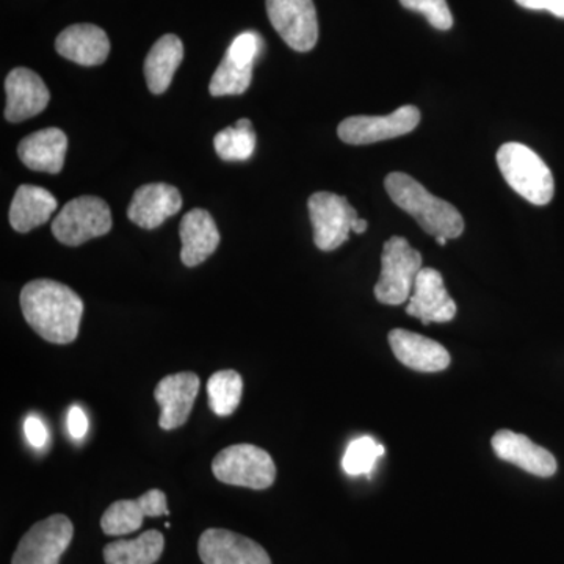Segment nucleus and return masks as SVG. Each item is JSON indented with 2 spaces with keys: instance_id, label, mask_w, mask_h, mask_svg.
Instances as JSON below:
<instances>
[{
  "instance_id": "nucleus-34",
  "label": "nucleus",
  "mask_w": 564,
  "mask_h": 564,
  "mask_svg": "<svg viewBox=\"0 0 564 564\" xmlns=\"http://www.w3.org/2000/svg\"><path fill=\"white\" fill-rule=\"evenodd\" d=\"M434 240H436L437 245H441V247H444V245H447V240L445 237H434Z\"/></svg>"
},
{
  "instance_id": "nucleus-26",
  "label": "nucleus",
  "mask_w": 564,
  "mask_h": 564,
  "mask_svg": "<svg viewBox=\"0 0 564 564\" xmlns=\"http://www.w3.org/2000/svg\"><path fill=\"white\" fill-rule=\"evenodd\" d=\"M256 143L258 139L248 118L237 121L231 128L223 129L214 140L215 151L225 162H247L254 154Z\"/></svg>"
},
{
  "instance_id": "nucleus-6",
  "label": "nucleus",
  "mask_w": 564,
  "mask_h": 564,
  "mask_svg": "<svg viewBox=\"0 0 564 564\" xmlns=\"http://www.w3.org/2000/svg\"><path fill=\"white\" fill-rule=\"evenodd\" d=\"M111 229L110 207L98 196L70 199L52 221V234L66 247H80Z\"/></svg>"
},
{
  "instance_id": "nucleus-33",
  "label": "nucleus",
  "mask_w": 564,
  "mask_h": 564,
  "mask_svg": "<svg viewBox=\"0 0 564 564\" xmlns=\"http://www.w3.org/2000/svg\"><path fill=\"white\" fill-rule=\"evenodd\" d=\"M367 228H369V225H367V221L364 220V218H356L355 221H352L351 231L356 234H364L367 231Z\"/></svg>"
},
{
  "instance_id": "nucleus-29",
  "label": "nucleus",
  "mask_w": 564,
  "mask_h": 564,
  "mask_svg": "<svg viewBox=\"0 0 564 564\" xmlns=\"http://www.w3.org/2000/svg\"><path fill=\"white\" fill-rule=\"evenodd\" d=\"M400 3L406 10L422 13L437 31H451L454 25V17L448 9L447 0H400Z\"/></svg>"
},
{
  "instance_id": "nucleus-18",
  "label": "nucleus",
  "mask_w": 564,
  "mask_h": 564,
  "mask_svg": "<svg viewBox=\"0 0 564 564\" xmlns=\"http://www.w3.org/2000/svg\"><path fill=\"white\" fill-rule=\"evenodd\" d=\"M182 196L174 185L147 184L133 193L128 207L129 220L143 229H155L163 221L176 215L182 209Z\"/></svg>"
},
{
  "instance_id": "nucleus-28",
  "label": "nucleus",
  "mask_w": 564,
  "mask_h": 564,
  "mask_svg": "<svg viewBox=\"0 0 564 564\" xmlns=\"http://www.w3.org/2000/svg\"><path fill=\"white\" fill-rule=\"evenodd\" d=\"M386 454L384 445L378 444L373 437L362 436L348 444L343 459L345 473L351 477L373 473L378 458Z\"/></svg>"
},
{
  "instance_id": "nucleus-4",
  "label": "nucleus",
  "mask_w": 564,
  "mask_h": 564,
  "mask_svg": "<svg viewBox=\"0 0 564 564\" xmlns=\"http://www.w3.org/2000/svg\"><path fill=\"white\" fill-rule=\"evenodd\" d=\"M421 252L403 237L393 236L381 252V274L375 285V296L381 304L399 306L413 295L415 278L423 269Z\"/></svg>"
},
{
  "instance_id": "nucleus-1",
  "label": "nucleus",
  "mask_w": 564,
  "mask_h": 564,
  "mask_svg": "<svg viewBox=\"0 0 564 564\" xmlns=\"http://www.w3.org/2000/svg\"><path fill=\"white\" fill-rule=\"evenodd\" d=\"M20 302L25 322L47 343L66 345L79 336L84 302L68 285L31 281L22 289Z\"/></svg>"
},
{
  "instance_id": "nucleus-17",
  "label": "nucleus",
  "mask_w": 564,
  "mask_h": 564,
  "mask_svg": "<svg viewBox=\"0 0 564 564\" xmlns=\"http://www.w3.org/2000/svg\"><path fill=\"white\" fill-rule=\"evenodd\" d=\"M388 339L393 356L415 372H443L451 366V355L443 345L421 334L406 332V329H392Z\"/></svg>"
},
{
  "instance_id": "nucleus-25",
  "label": "nucleus",
  "mask_w": 564,
  "mask_h": 564,
  "mask_svg": "<svg viewBox=\"0 0 564 564\" xmlns=\"http://www.w3.org/2000/svg\"><path fill=\"white\" fill-rule=\"evenodd\" d=\"M165 538L158 530H148L135 540L115 541L104 547L106 564H154L161 560Z\"/></svg>"
},
{
  "instance_id": "nucleus-2",
  "label": "nucleus",
  "mask_w": 564,
  "mask_h": 564,
  "mask_svg": "<svg viewBox=\"0 0 564 564\" xmlns=\"http://www.w3.org/2000/svg\"><path fill=\"white\" fill-rule=\"evenodd\" d=\"M384 187L392 202L410 214L430 236L458 239L464 232V220L459 210L451 203L432 195L410 174H389L384 180Z\"/></svg>"
},
{
  "instance_id": "nucleus-31",
  "label": "nucleus",
  "mask_w": 564,
  "mask_h": 564,
  "mask_svg": "<svg viewBox=\"0 0 564 564\" xmlns=\"http://www.w3.org/2000/svg\"><path fill=\"white\" fill-rule=\"evenodd\" d=\"M516 3L527 10L549 11L564 20V0H516Z\"/></svg>"
},
{
  "instance_id": "nucleus-3",
  "label": "nucleus",
  "mask_w": 564,
  "mask_h": 564,
  "mask_svg": "<svg viewBox=\"0 0 564 564\" xmlns=\"http://www.w3.org/2000/svg\"><path fill=\"white\" fill-rule=\"evenodd\" d=\"M496 159L503 180L518 195L536 206L552 202L554 176L536 152L522 143H505L497 151Z\"/></svg>"
},
{
  "instance_id": "nucleus-19",
  "label": "nucleus",
  "mask_w": 564,
  "mask_h": 564,
  "mask_svg": "<svg viewBox=\"0 0 564 564\" xmlns=\"http://www.w3.org/2000/svg\"><path fill=\"white\" fill-rule=\"evenodd\" d=\"M491 444L497 458L514 464L525 473L541 478L552 477L556 473L555 456L524 434L500 430L494 434Z\"/></svg>"
},
{
  "instance_id": "nucleus-11",
  "label": "nucleus",
  "mask_w": 564,
  "mask_h": 564,
  "mask_svg": "<svg viewBox=\"0 0 564 564\" xmlns=\"http://www.w3.org/2000/svg\"><path fill=\"white\" fill-rule=\"evenodd\" d=\"M421 122V111L414 106H403L386 117H350L340 122L337 135L347 144H370L397 139L413 132Z\"/></svg>"
},
{
  "instance_id": "nucleus-20",
  "label": "nucleus",
  "mask_w": 564,
  "mask_h": 564,
  "mask_svg": "<svg viewBox=\"0 0 564 564\" xmlns=\"http://www.w3.org/2000/svg\"><path fill=\"white\" fill-rule=\"evenodd\" d=\"M180 236L181 261L191 269L206 262L221 242L217 223L204 209H192L182 217Z\"/></svg>"
},
{
  "instance_id": "nucleus-5",
  "label": "nucleus",
  "mask_w": 564,
  "mask_h": 564,
  "mask_svg": "<svg viewBox=\"0 0 564 564\" xmlns=\"http://www.w3.org/2000/svg\"><path fill=\"white\" fill-rule=\"evenodd\" d=\"M212 473L221 484L242 488H270L276 480V466L269 452L252 444H237L215 456Z\"/></svg>"
},
{
  "instance_id": "nucleus-27",
  "label": "nucleus",
  "mask_w": 564,
  "mask_h": 564,
  "mask_svg": "<svg viewBox=\"0 0 564 564\" xmlns=\"http://www.w3.org/2000/svg\"><path fill=\"white\" fill-rule=\"evenodd\" d=\"M243 380L236 370H220L207 381L209 406L220 417L231 415L242 400Z\"/></svg>"
},
{
  "instance_id": "nucleus-8",
  "label": "nucleus",
  "mask_w": 564,
  "mask_h": 564,
  "mask_svg": "<svg viewBox=\"0 0 564 564\" xmlns=\"http://www.w3.org/2000/svg\"><path fill=\"white\" fill-rule=\"evenodd\" d=\"M314 228V243L318 250L334 251L350 239L352 221L358 212L344 196L317 192L307 202Z\"/></svg>"
},
{
  "instance_id": "nucleus-30",
  "label": "nucleus",
  "mask_w": 564,
  "mask_h": 564,
  "mask_svg": "<svg viewBox=\"0 0 564 564\" xmlns=\"http://www.w3.org/2000/svg\"><path fill=\"white\" fill-rule=\"evenodd\" d=\"M24 432L25 437H28L29 443H31L33 447L41 448L46 445V426H44V423L41 422L39 417H35V415H31V417L25 419Z\"/></svg>"
},
{
  "instance_id": "nucleus-24",
  "label": "nucleus",
  "mask_w": 564,
  "mask_h": 564,
  "mask_svg": "<svg viewBox=\"0 0 564 564\" xmlns=\"http://www.w3.org/2000/svg\"><path fill=\"white\" fill-rule=\"evenodd\" d=\"M184 61V44L180 36L166 33L155 41L144 61V77L148 88L154 95H162L172 85L174 73Z\"/></svg>"
},
{
  "instance_id": "nucleus-21",
  "label": "nucleus",
  "mask_w": 564,
  "mask_h": 564,
  "mask_svg": "<svg viewBox=\"0 0 564 564\" xmlns=\"http://www.w3.org/2000/svg\"><path fill=\"white\" fill-rule=\"evenodd\" d=\"M55 50L66 61L82 66H98L110 54V40L95 24H74L65 29L55 40Z\"/></svg>"
},
{
  "instance_id": "nucleus-13",
  "label": "nucleus",
  "mask_w": 564,
  "mask_h": 564,
  "mask_svg": "<svg viewBox=\"0 0 564 564\" xmlns=\"http://www.w3.org/2000/svg\"><path fill=\"white\" fill-rule=\"evenodd\" d=\"M199 377L192 372L166 375L155 386L154 399L162 413L159 425L165 432L180 429L191 417L193 404L199 392Z\"/></svg>"
},
{
  "instance_id": "nucleus-9",
  "label": "nucleus",
  "mask_w": 564,
  "mask_h": 564,
  "mask_svg": "<svg viewBox=\"0 0 564 564\" xmlns=\"http://www.w3.org/2000/svg\"><path fill=\"white\" fill-rule=\"evenodd\" d=\"M74 536V525L65 514H52L32 525L21 538L11 564H58Z\"/></svg>"
},
{
  "instance_id": "nucleus-14",
  "label": "nucleus",
  "mask_w": 564,
  "mask_h": 564,
  "mask_svg": "<svg viewBox=\"0 0 564 564\" xmlns=\"http://www.w3.org/2000/svg\"><path fill=\"white\" fill-rule=\"evenodd\" d=\"M456 303L445 289L443 274L434 269H422L415 278L413 295L406 313L419 318L423 325L452 322L456 315Z\"/></svg>"
},
{
  "instance_id": "nucleus-32",
  "label": "nucleus",
  "mask_w": 564,
  "mask_h": 564,
  "mask_svg": "<svg viewBox=\"0 0 564 564\" xmlns=\"http://www.w3.org/2000/svg\"><path fill=\"white\" fill-rule=\"evenodd\" d=\"M68 430L73 440H84L88 432V419L80 406H73L68 413Z\"/></svg>"
},
{
  "instance_id": "nucleus-10",
  "label": "nucleus",
  "mask_w": 564,
  "mask_h": 564,
  "mask_svg": "<svg viewBox=\"0 0 564 564\" xmlns=\"http://www.w3.org/2000/svg\"><path fill=\"white\" fill-rule=\"evenodd\" d=\"M267 14L274 31L293 51L314 50L318 20L313 0H267Z\"/></svg>"
},
{
  "instance_id": "nucleus-16",
  "label": "nucleus",
  "mask_w": 564,
  "mask_h": 564,
  "mask_svg": "<svg viewBox=\"0 0 564 564\" xmlns=\"http://www.w3.org/2000/svg\"><path fill=\"white\" fill-rule=\"evenodd\" d=\"M6 120L22 122L36 117L50 104L51 93L46 84L28 68H14L6 79Z\"/></svg>"
},
{
  "instance_id": "nucleus-22",
  "label": "nucleus",
  "mask_w": 564,
  "mask_h": 564,
  "mask_svg": "<svg viewBox=\"0 0 564 564\" xmlns=\"http://www.w3.org/2000/svg\"><path fill=\"white\" fill-rule=\"evenodd\" d=\"M68 137L58 128L33 132L18 144L21 162L33 172L58 174L65 165Z\"/></svg>"
},
{
  "instance_id": "nucleus-23",
  "label": "nucleus",
  "mask_w": 564,
  "mask_h": 564,
  "mask_svg": "<svg viewBox=\"0 0 564 564\" xmlns=\"http://www.w3.org/2000/svg\"><path fill=\"white\" fill-rule=\"evenodd\" d=\"M57 198L36 185H21L10 206V225L14 231L25 234L50 221L57 210Z\"/></svg>"
},
{
  "instance_id": "nucleus-12",
  "label": "nucleus",
  "mask_w": 564,
  "mask_h": 564,
  "mask_svg": "<svg viewBox=\"0 0 564 564\" xmlns=\"http://www.w3.org/2000/svg\"><path fill=\"white\" fill-rule=\"evenodd\" d=\"M198 554L204 564H272L261 544L225 529L206 530L199 538Z\"/></svg>"
},
{
  "instance_id": "nucleus-7",
  "label": "nucleus",
  "mask_w": 564,
  "mask_h": 564,
  "mask_svg": "<svg viewBox=\"0 0 564 564\" xmlns=\"http://www.w3.org/2000/svg\"><path fill=\"white\" fill-rule=\"evenodd\" d=\"M263 50L261 35L243 32L232 41L214 76L209 91L215 98L239 96L250 88L252 68Z\"/></svg>"
},
{
  "instance_id": "nucleus-15",
  "label": "nucleus",
  "mask_w": 564,
  "mask_h": 564,
  "mask_svg": "<svg viewBox=\"0 0 564 564\" xmlns=\"http://www.w3.org/2000/svg\"><path fill=\"white\" fill-rule=\"evenodd\" d=\"M165 492L150 489L135 500H117L102 514V532L109 536H124L137 532L143 525L144 518L169 516Z\"/></svg>"
}]
</instances>
